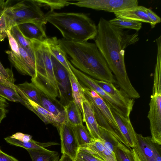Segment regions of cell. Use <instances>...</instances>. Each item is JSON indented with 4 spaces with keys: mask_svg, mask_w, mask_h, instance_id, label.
I'll use <instances>...</instances> for the list:
<instances>
[{
    "mask_svg": "<svg viewBox=\"0 0 161 161\" xmlns=\"http://www.w3.org/2000/svg\"><path fill=\"white\" fill-rule=\"evenodd\" d=\"M69 65L82 86L95 91L110 108L116 110L125 117L130 118L131 111L113 99L98 86L92 78L75 68L70 62Z\"/></svg>",
    "mask_w": 161,
    "mask_h": 161,
    "instance_id": "obj_6",
    "label": "cell"
},
{
    "mask_svg": "<svg viewBox=\"0 0 161 161\" xmlns=\"http://www.w3.org/2000/svg\"><path fill=\"white\" fill-rule=\"evenodd\" d=\"M18 26L24 36L29 40H35L44 42L47 38L44 25L28 23L19 25Z\"/></svg>",
    "mask_w": 161,
    "mask_h": 161,
    "instance_id": "obj_18",
    "label": "cell"
},
{
    "mask_svg": "<svg viewBox=\"0 0 161 161\" xmlns=\"http://www.w3.org/2000/svg\"><path fill=\"white\" fill-rule=\"evenodd\" d=\"M10 33L18 44L33 59L35 57L33 51L31 47V42L24 36L18 25L13 27L11 29Z\"/></svg>",
    "mask_w": 161,
    "mask_h": 161,
    "instance_id": "obj_25",
    "label": "cell"
},
{
    "mask_svg": "<svg viewBox=\"0 0 161 161\" xmlns=\"http://www.w3.org/2000/svg\"><path fill=\"white\" fill-rule=\"evenodd\" d=\"M137 0H78L71 5L115 13L138 5Z\"/></svg>",
    "mask_w": 161,
    "mask_h": 161,
    "instance_id": "obj_7",
    "label": "cell"
},
{
    "mask_svg": "<svg viewBox=\"0 0 161 161\" xmlns=\"http://www.w3.org/2000/svg\"></svg>",
    "mask_w": 161,
    "mask_h": 161,
    "instance_id": "obj_46",
    "label": "cell"
},
{
    "mask_svg": "<svg viewBox=\"0 0 161 161\" xmlns=\"http://www.w3.org/2000/svg\"><path fill=\"white\" fill-rule=\"evenodd\" d=\"M24 105L35 114L45 124H51L58 129L60 123L56 117L41 105L27 97Z\"/></svg>",
    "mask_w": 161,
    "mask_h": 161,
    "instance_id": "obj_19",
    "label": "cell"
},
{
    "mask_svg": "<svg viewBox=\"0 0 161 161\" xmlns=\"http://www.w3.org/2000/svg\"><path fill=\"white\" fill-rule=\"evenodd\" d=\"M0 82L4 85L8 86L17 92L19 89L16 85L11 83L7 80L3 76L0 74Z\"/></svg>",
    "mask_w": 161,
    "mask_h": 161,
    "instance_id": "obj_39",
    "label": "cell"
},
{
    "mask_svg": "<svg viewBox=\"0 0 161 161\" xmlns=\"http://www.w3.org/2000/svg\"><path fill=\"white\" fill-rule=\"evenodd\" d=\"M83 87L86 98L92 105L95 107L102 114L116 134L119 141L130 148L119 129L109 106L95 91Z\"/></svg>",
    "mask_w": 161,
    "mask_h": 161,
    "instance_id": "obj_8",
    "label": "cell"
},
{
    "mask_svg": "<svg viewBox=\"0 0 161 161\" xmlns=\"http://www.w3.org/2000/svg\"><path fill=\"white\" fill-rule=\"evenodd\" d=\"M45 41L51 54L69 71H72L69 64V61L68 59L67 55L59 44L57 37L55 36L47 37Z\"/></svg>",
    "mask_w": 161,
    "mask_h": 161,
    "instance_id": "obj_20",
    "label": "cell"
},
{
    "mask_svg": "<svg viewBox=\"0 0 161 161\" xmlns=\"http://www.w3.org/2000/svg\"><path fill=\"white\" fill-rule=\"evenodd\" d=\"M8 3L3 11L8 31L25 23L44 25L47 23L45 14L35 0H19L12 5H9Z\"/></svg>",
    "mask_w": 161,
    "mask_h": 161,
    "instance_id": "obj_4",
    "label": "cell"
},
{
    "mask_svg": "<svg viewBox=\"0 0 161 161\" xmlns=\"http://www.w3.org/2000/svg\"><path fill=\"white\" fill-rule=\"evenodd\" d=\"M65 121L72 125L83 124L82 116L78 106L72 100L63 107Z\"/></svg>",
    "mask_w": 161,
    "mask_h": 161,
    "instance_id": "obj_22",
    "label": "cell"
},
{
    "mask_svg": "<svg viewBox=\"0 0 161 161\" xmlns=\"http://www.w3.org/2000/svg\"><path fill=\"white\" fill-rule=\"evenodd\" d=\"M131 149L118 141L113 150L117 161H134Z\"/></svg>",
    "mask_w": 161,
    "mask_h": 161,
    "instance_id": "obj_27",
    "label": "cell"
},
{
    "mask_svg": "<svg viewBox=\"0 0 161 161\" xmlns=\"http://www.w3.org/2000/svg\"><path fill=\"white\" fill-rule=\"evenodd\" d=\"M110 108L124 139L130 148H134L137 141V133L130 118L125 117L113 108Z\"/></svg>",
    "mask_w": 161,
    "mask_h": 161,
    "instance_id": "obj_13",
    "label": "cell"
},
{
    "mask_svg": "<svg viewBox=\"0 0 161 161\" xmlns=\"http://www.w3.org/2000/svg\"><path fill=\"white\" fill-rule=\"evenodd\" d=\"M9 0H0V16L2 14L4 9L8 4Z\"/></svg>",
    "mask_w": 161,
    "mask_h": 161,
    "instance_id": "obj_41",
    "label": "cell"
},
{
    "mask_svg": "<svg viewBox=\"0 0 161 161\" xmlns=\"http://www.w3.org/2000/svg\"><path fill=\"white\" fill-rule=\"evenodd\" d=\"M8 103L4 98L0 96V124L8 112Z\"/></svg>",
    "mask_w": 161,
    "mask_h": 161,
    "instance_id": "obj_33",
    "label": "cell"
},
{
    "mask_svg": "<svg viewBox=\"0 0 161 161\" xmlns=\"http://www.w3.org/2000/svg\"><path fill=\"white\" fill-rule=\"evenodd\" d=\"M82 106L83 122L85 123L90 135L95 140L103 141L100 137L99 125L94 111L90 103L86 98L83 101Z\"/></svg>",
    "mask_w": 161,
    "mask_h": 161,
    "instance_id": "obj_16",
    "label": "cell"
},
{
    "mask_svg": "<svg viewBox=\"0 0 161 161\" xmlns=\"http://www.w3.org/2000/svg\"><path fill=\"white\" fill-rule=\"evenodd\" d=\"M41 7L50 9V11L60 9L65 6L71 5L72 1L67 0H35Z\"/></svg>",
    "mask_w": 161,
    "mask_h": 161,
    "instance_id": "obj_31",
    "label": "cell"
},
{
    "mask_svg": "<svg viewBox=\"0 0 161 161\" xmlns=\"http://www.w3.org/2000/svg\"><path fill=\"white\" fill-rule=\"evenodd\" d=\"M18 45L20 54H17L11 50L7 51L6 53L8 55L9 61L18 72L32 78L36 73L35 61L21 47Z\"/></svg>",
    "mask_w": 161,
    "mask_h": 161,
    "instance_id": "obj_11",
    "label": "cell"
},
{
    "mask_svg": "<svg viewBox=\"0 0 161 161\" xmlns=\"http://www.w3.org/2000/svg\"><path fill=\"white\" fill-rule=\"evenodd\" d=\"M32 161H58V152L48 150L46 148L41 149H27Z\"/></svg>",
    "mask_w": 161,
    "mask_h": 161,
    "instance_id": "obj_23",
    "label": "cell"
},
{
    "mask_svg": "<svg viewBox=\"0 0 161 161\" xmlns=\"http://www.w3.org/2000/svg\"><path fill=\"white\" fill-rule=\"evenodd\" d=\"M80 148L101 161H117L114 152L105 145L103 141L94 140Z\"/></svg>",
    "mask_w": 161,
    "mask_h": 161,
    "instance_id": "obj_14",
    "label": "cell"
},
{
    "mask_svg": "<svg viewBox=\"0 0 161 161\" xmlns=\"http://www.w3.org/2000/svg\"><path fill=\"white\" fill-rule=\"evenodd\" d=\"M0 161H19L11 156L3 152L0 148Z\"/></svg>",
    "mask_w": 161,
    "mask_h": 161,
    "instance_id": "obj_40",
    "label": "cell"
},
{
    "mask_svg": "<svg viewBox=\"0 0 161 161\" xmlns=\"http://www.w3.org/2000/svg\"><path fill=\"white\" fill-rule=\"evenodd\" d=\"M58 129L60 136L61 153L75 160L80 146L72 125L64 122L60 124Z\"/></svg>",
    "mask_w": 161,
    "mask_h": 161,
    "instance_id": "obj_10",
    "label": "cell"
},
{
    "mask_svg": "<svg viewBox=\"0 0 161 161\" xmlns=\"http://www.w3.org/2000/svg\"><path fill=\"white\" fill-rule=\"evenodd\" d=\"M62 49L68 55L71 63L81 72L96 79L115 83L114 75L95 43L75 42L58 39Z\"/></svg>",
    "mask_w": 161,
    "mask_h": 161,
    "instance_id": "obj_2",
    "label": "cell"
},
{
    "mask_svg": "<svg viewBox=\"0 0 161 161\" xmlns=\"http://www.w3.org/2000/svg\"><path fill=\"white\" fill-rule=\"evenodd\" d=\"M146 12L148 16L153 22L155 26L157 24L161 22V19L151 9L147 8Z\"/></svg>",
    "mask_w": 161,
    "mask_h": 161,
    "instance_id": "obj_37",
    "label": "cell"
},
{
    "mask_svg": "<svg viewBox=\"0 0 161 161\" xmlns=\"http://www.w3.org/2000/svg\"><path fill=\"white\" fill-rule=\"evenodd\" d=\"M16 85L26 97L41 106V92L33 84L25 82Z\"/></svg>",
    "mask_w": 161,
    "mask_h": 161,
    "instance_id": "obj_24",
    "label": "cell"
},
{
    "mask_svg": "<svg viewBox=\"0 0 161 161\" xmlns=\"http://www.w3.org/2000/svg\"><path fill=\"white\" fill-rule=\"evenodd\" d=\"M70 157L65 154H62L58 161H74Z\"/></svg>",
    "mask_w": 161,
    "mask_h": 161,
    "instance_id": "obj_42",
    "label": "cell"
},
{
    "mask_svg": "<svg viewBox=\"0 0 161 161\" xmlns=\"http://www.w3.org/2000/svg\"><path fill=\"white\" fill-rule=\"evenodd\" d=\"M0 96L11 102H19L23 105L25 103L24 100L15 90L0 82Z\"/></svg>",
    "mask_w": 161,
    "mask_h": 161,
    "instance_id": "obj_30",
    "label": "cell"
},
{
    "mask_svg": "<svg viewBox=\"0 0 161 161\" xmlns=\"http://www.w3.org/2000/svg\"><path fill=\"white\" fill-rule=\"evenodd\" d=\"M75 161H84L81 160L76 159L75 160Z\"/></svg>",
    "mask_w": 161,
    "mask_h": 161,
    "instance_id": "obj_44",
    "label": "cell"
},
{
    "mask_svg": "<svg viewBox=\"0 0 161 161\" xmlns=\"http://www.w3.org/2000/svg\"><path fill=\"white\" fill-rule=\"evenodd\" d=\"M12 137L24 142H29L32 139L31 135L21 132H17L10 136Z\"/></svg>",
    "mask_w": 161,
    "mask_h": 161,
    "instance_id": "obj_38",
    "label": "cell"
},
{
    "mask_svg": "<svg viewBox=\"0 0 161 161\" xmlns=\"http://www.w3.org/2000/svg\"><path fill=\"white\" fill-rule=\"evenodd\" d=\"M152 93L147 115L152 142L161 144V57H157L153 76Z\"/></svg>",
    "mask_w": 161,
    "mask_h": 161,
    "instance_id": "obj_5",
    "label": "cell"
},
{
    "mask_svg": "<svg viewBox=\"0 0 161 161\" xmlns=\"http://www.w3.org/2000/svg\"><path fill=\"white\" fill-rule=\"evenodd\" d=\"M108 21L111 24L123 29H132L138 31L142 27L141 22L119 17H116Z\"/></svg>",
    "mask_w": 161,
    "mask_h": 161,
    "instance_id": "obj_29",
    "label": "cell"
},
{
    "mask_svg": "<svg viewBox=\"0 0 161 161\" xmlns=\"http://www.w3.org/2000/svg\"><path fill=\"white\" fill-rule=\"evenodd\" d=\"M7 31L6 22L3 11L0 16V42L3 41L5 38L8 37Z\"/></svg>",
    "mask_w": 161,
    "mask_h": 161,
    "instance_id": "obj_32",
    "label": "cell"
},
{
    "mask_svg": "<svg viewBox=\"0 0 161 161\" xmlns=\"http://www.w3.org/2000/svg\"><path fill=\"white\" fill-rule=\"evenodd\" d=\"M69 75L72 99L78 106L82 115V104L83 101L86 98L83 87L72 71L69 72Z\"/></svg>",
    "mask_w": 161,
    "mask_h": 161,
    "instance_id": "obj_21",
    "label": "cell"
},
{
    "mask_svg": "<svg viewBox=\"0 0 161 161\" xmlns=\"http://www.w3.org/2000/svg\"></svg>",
    "mask_w": 161,
    "mask_h": 161,
    "instance_id": "obj_45",
    "label": "cell"
},
{
    "mask_svg": "<svg viewBox=\"0 0 161 161\" xmlns=\"http://www.w3.org/2000/svg\"><path fill=\"white\" fill-rule=\"evenodd\" d=\"M96 84L113 99L132 111L134 100L130 97L122 90L117 89L112 83L94 79Z\"/></svg>",
    "mask_w": 161,
    "mask_h": 161,
    "instance_id": "obj_15",
    "label": "cell"
},
{
    "mask_svg": "<svg viewBox=\"0 0 161 161\" xmlns=\"http://www.w3.org/2000/svg\"><path fill=\"white\" fill-rule=\"evenodd\" d=\"M95 44L114 74L122 90L132 99L140 97L128 75L125 62V49L139 41L137 33L129 34L128 31L114 25L101 17L97 26Z\"/></svg>",
    "mask_w": 161,
    "mask_h": 161,
    "instance_id": "obj_1",
    "label": "cell"
},
{
    "mask_svg": "<svg viewBox=\"0 0 161 161\" xmlns=\"http://www.w3.org/2000/svg\"><path fill=\"white\" fill-rule=\"evenodd\" d=\"M71 125L80 147L95 140L91 137L86 128L83 124Z\"/></svg>",
    "mask_w": 161,
    "mask_h": 161,
    "instance_id": "obj_28",
    "label": "cell"
},
{
    "mask_svg": "<svg viewBox=\"0 0 161 161\" xmlns=\"http://www.w3.org/2000/svg\"><path fill=\"white\" fill-rule=\"evenodd\" d=\"M131 150L133 155L134 161H141L134 148H132Z\"/></svg>",
    "mask_w": 161,
    "mask_h": 161,
    "instance_id": "obj_43",
    "label": "cell"
},
{
    "mask_svg": "<svg viewBox=\"0 0 161 161\" xmlns=\"http://www.w3.org/2000/svg\"><path fill=\"white\" fill-rule=\"evenodd\" d=\"M147 8L137 6L114 13L117 17H119L133 20L150 24L152 28L155 27L148 16L146 10Z\"/></svg>",
    "mask_w": 161,
    "mask_h": 161,
    "instance_id": "obj_17",
    "label": "cell"
},
{
    "mask_svg": "<svg viewBox=\"0 0 161 161\" xmlns=\"http://www.w3.org/2000/svg\"><path fill=\"white\" fill-rule=\"evenodd\" d=\"M41 105L42 107L53 114L59 122L62 123L65 121V112L63 109L60 110L47 96L41 92Z\"/></svg>",
    "mask_w": 161,
    "mask_h": 161,
    "instance_id": "obj_26",
    "label": "cell"
},
{
    "mask_svg": "<svg viewBox=\"0 0 161 161\" xmlns=\"http://www.w3.org/2000/svg\"><path fill=\"white\" fill-rule=\"evenodd\" d=\"M45 19L55 26L67 40L78 42L94 39L97 33V26L83 13H57L49 11Z\"/></svg>",
    "mask_w": 161,
    "mask_h": 161,
    "instance_id": "obj_3",
    "label": "cell"
},
{
    "mask_svg": "<svg viewBox=\"0 0 161 161\" xmlns=\"http://www.w3.org/2000/svg\"><path fill=\"white\" fill-rule=\"evenodd\" d=\"M10 31H8L7 33L11 50L13 52L19 55L20 53L18 44L16 40L11 35Z\"/></svg>",
    "mask_w": 161,
    "mask_h": 161,
    "instance_id": "obj_36",
    "label": "cell"
},
{
    "mask_svg": "<svg viewBox=\"0 0 161 161\" xmlns=\"http://www.w3.org/2000/svg\"><path fill=\"white\" fill-rule=\"evenodd\" d=\"M135 149L141 161H161L160 155L150 137L137 133Z\"/></svg>",
    "mask_w": 161,
    "mask_h": 161,
    "instance_id": "obj_12",
    "label": "cell"
},
{
    "mask_svg": "<svg viewBox=\"0 0 161 161\" xmlns=\"http://www.w3.org/2000/svg\"><path fill=\"white\" fill-rule=\"evenodd\" d=\"M54 73L59 89V103L62 107L72 100L68 70L51 54Z\"/></svg>",
    "mask_w": 161,
    "mask_h": 161,
    "instance_id": "obj_9",
    "label": "cell"
},
{
    "mask_svg": "<svg viewBox=\"0 0 161 161\" xmlns=\"http://www.w3.org/2000/svg\"><path fill=\"white\" fill-rule=\"evenodd\" d=\"M76 159L84 161H101L84 149L80 148L78 152Z\"/></svg>",
    "mask_w": 161,
    "mask_h": 161,
    "instance_id": "obj_34",
    "label": "cell"
},
{
    "mask_svg": "<svg viewBox=\"0 0 161 161\" xmlns=\"http://www.w3.org/2000/svg\"><path fill=\"white\" fill-rule=\"evenodd\" d=\"M0 74L8 80L14 84L15 80L12 70L9 68H4L0 62Z\"/></svg>",
    "mask_w": 161,
    "mask_h": 161,
    "instance_id": "obj_35",
    "label": "cell"
}]
</instances>
